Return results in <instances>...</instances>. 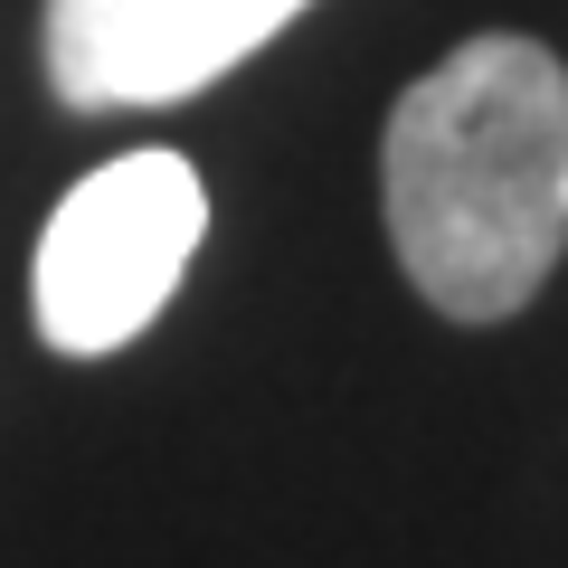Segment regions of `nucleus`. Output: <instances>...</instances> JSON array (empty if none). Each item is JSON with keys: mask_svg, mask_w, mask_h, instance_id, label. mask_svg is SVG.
Returning a JSON list of instances; mask_svg holds the SVG:
<instances>
[{"mask_svg": "<svg viewBox=\"0 0 568 568\" xmlns=\"http://www.w3.org/2000/svg\"><path fill=\"white\" fill-rule=\"evenodd\" d=\"M398 275L446 323H511L568 256V67L540 39H465L379 133Z\"/></svg>", "mask_w": 568, "mask_h": 568, "instance_id": "f257e3e1", "label": "nucleus"}, {"mask_svg": "<svg viewBox=\"0 0 568 568\" xmlns=\"http://www.w3.org/2000/svg\"><path fill=\"white\" fill-rule=\"evenodd\" d=\"M209 237V181L171 142H133L95 162L39 227L29 323L67 361H114L171 313L190 256Z\"/></svg>", "mask_w": 568, "mask_h": 568, "instance_id": "f03ea898", "label": "nucleus"}, {"mask_svg": "<svg viewBox=\"0 0 568 568\" xmlns=\"http://www.w3.org/2000/svg\"><path fill=\"white\" fill-rule=\"evenodd\" d=\"M313 0H48V85L67 114L181 104L237 77Z\"/></svg>", "mask_w": 568, "mask_h": 568, "instance_id": "7ed1b4c3", "label": "nucleus"}]
</instances>
